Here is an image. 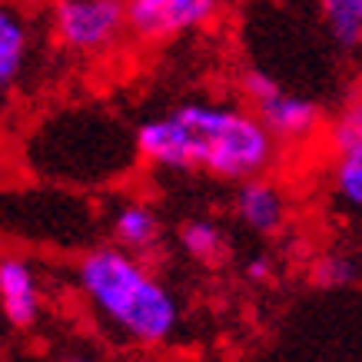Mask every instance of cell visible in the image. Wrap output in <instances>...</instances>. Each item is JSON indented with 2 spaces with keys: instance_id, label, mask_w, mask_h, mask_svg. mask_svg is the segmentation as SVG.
<instances>
[{
  "instance_id": "13",
  "label": "cell",
  "mask_w": 362,
  "mask_h": 362,
  "mask_svg": "<svg viewBox=\"0 0 362 362\" xmlns=\"http://www.w3.org/2000/svg\"><path fill=\"white\" fill-rule=\"evenodd\" d=\"M180 250L187 259L206 266L216 263L226 250V236H223L220 223L209 220V216H193V220L180 223Z\"/></svg>"
},
{
  "instance_id": "17",
  "label": "cell",
  "mask_w": 362,
  "mask_h": 362,
  "mask_svg": "<svg viewBox=\"0 0 362 362\" xmlns=\"http://www.w3.org/2000/svg\"><path fill=\"white\" fill-rule=\"evenodd\" d=\"M4 332H7V322H4V316H0V346H4Z\"/></svg>"
},
{
  "instance_id": "4",
  "label": "cell",
  "mask_w": 362,
  "mask_h": 362,
  "mask_svg": "<svg viewBox=\"0 0 362 362\" xmlns=\"http://www.w3.org/2000/svg\"><path fill=\"white\" fill-rule=\"evenodd\" d=\"M47 30L64 54L100 60L130 37L127 0H50Z\"/></svg>"
},
{
  "instance_id": "6",
  "label": "cell",
  "mask_w": 362,
  "mask_h": 362,
  "mask_svg": "<svg viewBox=\"0 0 362 362\" xmlns=\"http://www.w3.org/2000/svg\"><path fill=\"white\" fill-rule=\"evenodd\" d=\"M220 13L223 0H127L130 37L146 47H160L176 37L206 30Z\"/></svg>"
},
{
  "instance_id": "14",
  "label": "cell",
  "mask_w": 362,
  "mask_h": 362,
  "mask_svg": "<svg viewBox=\"0 0 362 362\" xmlns=\"http://www.w3.org/2000/svg\"><path fill=\"white\" fill-rule=\"evenodd\" d=\"M359 276H362V266L349 252H326L313 266V283L319 289H346V286L359 283Z\"/></svg>"
},
{
  "instance_id": "12",
  "label": "cell",
  "mask_w": 362,
  "mask_h": 362,
  "mask_svg": "<svg viewBox=\"0 0 362 362\" xmlns=\"http://www.w3.org/2000/svg\"><path fill=\"white\" fill-rule=\"evenodd\" d=\"M319 27L339 54L362 50V0H313Z\"/></svg>"
},
{
  "instance_id": "1",
  "label": "cell",
  "mask_w": 362,
  "mask_h": 362,
  "mask_svg": "<svg viewBox=\"0 0 362 362\" xmlns=\"http://www.w3.org/2000/svg\"><path fill=\"white\" fill-rule=\"evenodd\" d=\"M133 130L146 166L166 173H203L223 183L269 173L283 146L250 103L183 100Z\"/></svg>"
},
{
  "instance_id": "10",
  "label": "cell",
  "mask_w": 362,
  "mask_h": 362,
  "mask_svg": "<svg viewBox=\"0 0 362 362\" xmlns=\"http://www.w3.org/2000/svg\"><path fill=\"white\" fill-rule=\"evenodd\" d=\"M110 240L123 250L136 252L143 259H153V252L163 250V220L146 199H120L113 203L107 216Z\"/></svg>"
},
{
  "instance_id": "7",
  "label": "cell",
  "mask_w": 362,
  "mask_h": 362,
  "mask_svg": "<svg viewBox=\"0 0 362 362\" xmlns=\"http://www.w3.org/2000/svg\"><path fill=\"white\" fill-rule=\"evenodd\" d=\"M329 193L339 206L362 213V93L349 100L326 130Z\"/></svg>"
},
{
  "instance_id": "3",
  "label": "cell",
  "mask_w": 362,
  "mask_h": 362,
  "mask_svg": "<svg viewBox=\"0 0 362 362\" xmlns=\"http://www.w3.org/2000/svg\"><path fill=\"white\" fill-rule=\"evenodd\" d=\"M30 160L37 173L64 183H110L140 160L136 130H127L103 110L57 113L40 127Z\"/></svg>"
},
{
  "instance_id": "8",
  "label": "cell",
  "mask_w": 362,
  "mask_h": 362,
  "mask_svg": "<svg viewBox=\"0 0 362 362\" xmlns=\"http://www.w3.org/2000/svg\"><path fill=\"white\" fill-rule=\"evenodd\" d=\"M0 316L11 332H30L44 319V279L23 252H0Z\"/></svg>"
},
{
  "instance_id": "11",
  "label": "cell",
  "mask_w": 362,
  "mask_h": 362,
  "mask_svg": "<svg viewBox=\"0 0 362 362\" xmlns=\"http://www.w3.org/2000/svg\"><path fill=\"white\" fill-rule=\"evenodd\" d=\"M33 60V27L23 7L0 0V103L11 97Z\"/></svg>"
},
{
  "instance_id": "2",
  "label": "cell",
  "mask_w": 362,
  "mask_h": 362,
  "mask_svg": "<svg viewBox=\"0 0 362 362\" xmlns=\"http://www.w3.org/2000/svg\"><path fill=\"white\" fill-rule=\"evenodd\" d=\"M74 283L97 326L123 346L160 349L183 326V306L150 259L117 243L83 252L74 266Z\"/></svg>"
},
{
  "instance_id": "15",
  "label": "cell",
  "mask_w": 362,
  "mask_h": 362,
  "mask_svg": "<svg viewBox=\"0 0 362 362\" xmlns=\"http://www.w3.org/2000/svg\"><path fill=\"white\" fill-rule=\"evenodd\" d=\"M273 273H276V266H273V259H269L266 252H256V256H250V259L243 263V279H246V283L263 286V283L273 279Z\"/></svg>"
},
{
  "instance_id": "16",
  "label": "cell",
  "mask_w": 362,
  "mask_h": 362,
  "mask_svg": "<svg viewBox=\"0 0 362 362\" xmlns=\"http://www.w3.org/2000/svg\"><path fill=\"white\" fill-rule=\"evenodd\" d=\"M4 4H13V7H23V11H37V7H47L50 0H4Z\"/></svg>"
},
{
  "instance_id": "9",
  "label": "cell",
  "mask_w": 362,
  "mask_h": 362,
  "mask_svg": "<svg viewBox=\"0 0 362 362\" xmlns=\"http://www.w3.org/2000/svg\"><path fill=\"white\" fill-rule=\"evenodd\" d=\"M233 213L250 233L276 236L289 220V199H286V189L279 183H273L266 173L250 176V180L236 183Z\"/></svg>"
},
{
  "instance_id": "5",
  "label": "cell",
  "mask_w": 362,
  "mask_h": 362,
  "mask_svg": "<svg viewBox=\"0 0 362 362\" xmlns=\"http://www.w3.org/2000/svg\"><path fill=\"white\" fill-rule=\"evenodd\" d=\"M240 93H243V103H250L252 110L259 113V120L269 127V133L283 146L313 140L326 127L319 100L286 87L283 80L276 77L273 70H266V66H246L243 70Z\"/></svg>"
}]
</instances>
